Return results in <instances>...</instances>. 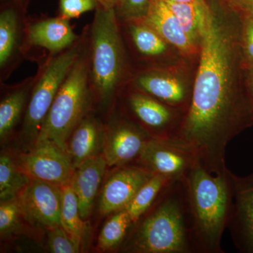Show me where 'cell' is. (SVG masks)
Listing matches in <instances>:
<instances>
[{
  "label": "cell",
  "instance_id": "1f68e13d",
  "mask_svg": "<svg viewBox=\"0 0 253 253\" xmlns=\"http://www.w3.org/2000/svg\"><path fill=\"white\" fill-rule=\"evenodd\" d=\"M241 14H253V0H227Z\"/></svg>",
  "mask_w": 253,
  "mask_h": 253
},
{
  "label": "cell",
  "instance_id": "ffe728a7",
  "mask_svg": "<svg viewBox=\"0 0 253 253\" xmlns=\"http://www.w3.org/2000/svg\"><path fill=\"white\" fill-rule=\"evenodd\" d=\"M36 76L24 80L13 86L0 104V137L4 139L18 124L28 101Z\"/></svg>",
  "mask_w": 253,
  "mask_h": 253
},
{
  "label": "cell",
  "instance_id": "e575fe53",
  "mask_svg": "<svg viewBox=\"0 0 253 253\" xmlns=\"http://www.w3.org/2000/svg\"><path fill=\"white\" fill-rule=\"evenodd\" d=\"M164 2L178 3V4H183V3H192L198 2V1H206V0H162Z\"/></svg>",
  "mask_w": 253,
  "mask_h": 253
},
{
  "label": "cell",
  "instance_id": "52a82bcc",
  "mask_svg": "<svg viewBox=\"0 0 253 253\" xmlns=\"http://www.w3.org/2000/svg\"><path fill=\"white\" fill-rule=\"evenodd\" d=\"M18 199L23 217L31 225L46 230L61 226V186L31 178Z\"/></svg>",
  "mask_w": 253,
  "mask_h": 253
},
{
  "label": "cell",
  "instance_id": "277c9868",
  "mask_svg": "<svg viewBox=\"0 0 253 253\" xmlns=\"http://www.w3.org/2000/svg\"><path fill=\"white\" fill-rule=\"evenodd\" d=\"M88 44L93 99L108 106L124 83L126 72L121 25L113 7L98 4L88 26Z\"/></svg>",
  "mask_w": 253,
  "mask_h": 253
},
{
  "label": "cell",
  "instance_id": "4fadbf2b",
  "mask_svg": "<svg viewBox=\"0 0 253 253\" xmlns=\"http://www.w3.org/2000/svg\"><path fill=\"white\" fill-rule=\"evenodd\" d=\"M154 174L139 165L118 167L109 176L101 191L100 212L106 215L126 209L141 186Z\"/></svg>",
  "mask_w": 253,
  "mask_h": 253
},
{
  "label": "cell",
  "instance_id": "2e32d148",
  "mask_svg": "<svg viewBox=\"0 0 253 253\" xmlns=\"http://www.w3.org/2000/svg\"><path fill=\"white\" fill-rule=\"evenodd\" d=\"M139 20L182 52H194L196 44L184 31L175 15L162 0H153L147 14Z\"/></svg>",
  "mask_w": 253,
  "mask_h": 253
},
{
  "label": "cell",
  "instance_id": "cb8c5ba5",
  "mask_svg": "<svg viewBox=\"0 0 253 253\" xmlns=\"http://www.w3.org/2000/svg\"><path fill=\"white\" fill-rule=\"evenodd\" d=\"M61 225L79 246L84 230V224L80 212L77 196L71 183L61 186Z\"/></svg>",
  "mask_w": 253,
  "mask_h": 253
},
{
  "label": "cell",
  "instance_id": "9a60e30c",
  "mask_svg": "<svg viewBox=\"0 0 253 253\" xmlns=\"http://www.w3.org/2000/svg\"><path fill=\"white\" fill-rule=\"evenodd\" d=\"M108 165L103 155L83 163L75 170L71 183L76 193L82 219L89 217Z\"/></svg>",
  "mask_w": 253,
  "mask_h": 253
},
{
  "label": "cell",
  "instance_id": "9c48e42d",
  "mask_svg": "<svg viewBox=\"0 0 253 253\" xmlns=\"http://www.w3.org/2000/svg\"><path fill=\"white\" fill-rule=\"evenodd\" d=\"M232 202L227 228L236 249L253 253V171L238 176L229 169Z\"/></svg>",
  "mask_w": 253,
  "mask_h": 253
},
{
  "label": "cell",
  "instance_id": "7c38bea8",
  "mask_svg": "<svg viewBox=\"0 0 253 253\" xmlns=\"http://www.w3.org/2000/svg\"><path fill=\"white\" fill-rule=\"evenodd\" d=\"M126 102L131 114L151 137L172 139L176 136L181 125L176 123V113L170 106L137 89L129 93Z\"/></svg>",
  "mask_w": 253,
  "mask_h": 253
},
{
  "label": "cell",
  "instance_id": "484cf974",
  "mask_svg": "<svg viewBox=\"0 0 253 253\" xmlns=\"http://www.w3.org/2000/svg\"><path fill=\"white\" fill-rule=\"evenodd\" d=\"M133 224L126 209L115 212L100 233L98 242L99 249L105 251L117 248L122 244Z\"/></svg>",
  "mask_w": 253,
  "mask_h": 253
},
{
  "label": "cell",
  "instance_id": "ba28073f",
  "mask_svg": "<svg viewBox=\"0 0 253 253\" xmlns=\"http://www.w3.org/2000/svg\"><path fill=\"white\" fill-rule=\"evenodd\" d=\"M139 166L171 181H182L198 164L194 155L171 139L151 138L136 160Z\"/></svg>",
  "mask_w": 253,
  "mask_h": 253
},
{
  "label": "cell",
  "instance_id": "d4e9b609",
  "mask_svg": "<svg viewBox=\"0 0 253 253\" xmlns=\"http://www.w3.org/2000/svg\"><path fill=\"white\" fill-rule=\"evenodd\" d=\"M31 180V177L15 164L8 155L0 157V199L16 197Z\"/></svg>",
  "mask_w": 253,
  "mask_h": 253
},
{
  "label": "cell",
  "instance_id": "d6a6232c",
  "mask_svg": "<svg viewBox=\"0 0 253 253\" xmlns=\"http://www.w3.org/2000/svg\"><path fill=\"white\" fill-rule=\"evenodd\" d=\"M245 84L249 95L253 118V68H244Z\"/></svg>",
  "mask_w": 253,
  "mask_h": 253
},
{
  "label": "cell",
  "instance_id": "603a6c76",
  "mask_svg": "<svg viewBox=\"0 0 253 253\" xmlns=\"http://www.w3.org/2000/svg\"><path fill=\"white\" fill-rule=\"evenodd\" d=\"M172 181H171L161 174H154L146 184L141 186L126 208L133 224H135L149 211L163 189Z\"/></svg>",
  "mask_w": 253,
  "mask_h": 253
},
{
  "label": "cell",
  "instance_id": "4316f807",
  "mask_svg": "<svg viewBox=\"0 0 253 253\" xmlns=\"http://www.w3.org/2000/svg\"><path fill=\"white\" fill-rule=\"evenodd\" d=\"M22 216L18 196L0 204V234L1 238L12 235L21 228L20 217Z\"/></svg>",
  "mask_w": 253,
  "mask_h": 253
},
{
  "label": "cell",
  "instance_id": "836d02e7",
  "mask_svg": "<svg viewBox=\"0 0 253 253\" xmlns=\"http://www.w3.org/2000/svg\"><path fill=\"white\" fill-rule=\"evenodd\" d=\"M98 4L104 7L111 8L113 7L116 0H96Z\"/></svg>",
  "mask_w": 253,
  "mask_h": 253
},
{
  "label": "cell",
  "instance_id": "e0dca14e",
  "mask_svg": "<svg viewBox=\"0 0 253 253\" xmlns=\"http://www.w3.org/2000/svg\"><path fill=\"white\" fill-rule=\"evenodd\" d=\"M104 129L99 121L88 114L71 134L67 152L75 170L88 160L99 156L103 150Z\"/></svg>",
  "mask_w": 253,
  "mask_h": 253
},
{
  "label": "cell",
  "instance_id": "d6986e66",
  "mask_svg": "<svg viewBox=\"0 0 253 253\" xmlns=\"http://www.w3.org/2000/svg\"><path fill=\"white\" fill-rule=\"evenodd\" d=\"M136 89L150 95L169 106H181L186 104L185 86L176 78L158 72H144L134 81Z\"/></svg>",
  "mask_w": 253,
  "mask_h": 253
},
{
  "label": "cell",
  "instance_id": "30bf717a",
  "mask_svg": "<svg viewBox=\"0 0 253 253\" xmlns=\"http://www.w3.org/2000/svg\"><path fill=\"white\" fill-rule=\"evenodd\" d=\"M20 160V168L30 177L61 186L71 182L75 172L68 153L50 141H37Z\"/></svg>",
  "mask_w": 253,
  "mask_h": 253
},
{
  "label": "cell",
  "instance_id": "3957f363",
  "mask_svg": "<svg viewBox=\"0 0 253 253\" xmlns=\"http://www.w3.org/2000/svg\"><path fill=\"white\" fill-rule=\"evenodd\" d=\"M155 201L154 208L136 226L124 251L134 253H194L191 241L185 188L172 181Z\"/></svg>",
  "mask_w": 253,
  "mask_h": 253
},
{
  "label": "cell",
  "instance_id": "4dcf8cb0",
  "mask_svg": "<svg viewBox=\"0 0 253 253\" xmlns=\"http://www.w3.org/2000/svg\"><path fill=\"white\" fill-rule=\"evenodd\" d=\"M96 0H59V16L70 20L96 9Z\"/></svg>",
  "mask_w": 253,
  "mask_h": 253
},
{
  "label": "cell",
  "instance_id": "6da1fadb",
  "mask_svg": "<svg viewBox=\"0 0 253 253\" xmlns=\"http://www.w3.org/2000/svg\"><path fill=\"white\" fill-rule=\"evenodd\" d=\"M201 54L189 109L172 139L191 151L212 174L225 172L226 146L253 126L246 84L234 82L236 47L213 15L208 14L201 38Z\"/></svg>",
  "mask_w": 253,
  "mask_h": 253
},
{
  "label": "cell",
  "instance_id": "f1b7e54d",
  "mask_svg": "<svg viewBox=\"0 0 253 253\" xmlns=\"http://www.w3.org/2000/svg\"><path fill=\"white\" fill-rule=\"evenodd\" d=\"M241 43L243 66L253 68V14H241Z\"/></svg>",
  "mask_w": 253,
  "mask_h": 253
},
{
  "label": "cell",
  "instance_id": "5bb4252c",
  "mask_svg": "<svg viewBox=\"0 0 253 253\" xmlns=\"http://www.w3.org/2000/svg\"><path fill=\"white\" fill-rule=\"evenodd\" d=\"M69 21L59 15L26 23L23 54L31 47L42 48L51 55L72 46L81 36L73 31Z\"/></svg>",
  "mask_w": 253,
  "mask_h": 253
},
{
  "label": "cell",
  "instance_id": "83f0119b",
  "mask_svg": "<svg viewBox=\"0 0 253 253\" xmlns=\"http://www.w3.org/2000/svg\"><path fill=\"white\" fill-rule=\"evenodd\" d=\"M153 0H116L113 9L120 22L141 19L149 11Z\"/></svg>",
  "mask_w": 253,
  "mask_h": 253
},
{
  "label": "cell",
  "instance_id": "7a4b0ae2",
  "mask_svg": "<svg viewBox=\"0 0 253 253\" xmlns=\"http://www.w3.org/2000/svg\"><path fill=\"white\" fill-rule=\"evenodd\" d=\"M183 183L194 253H224L221 239L232 202L229 169L212 174L198 163Z\"/></svg>",
  "mask_w": 253,
  "mask_h": 253
},
{
  "label": "cell",
  "instance_id": "f546056e",
  "mask_svg": "<svg viewBox=\"0 0 253 253\" xmlns=\"http://www.w3.org/2000/svg\"><path fill=\"white\" fill-rule=\"evenodd\" d=\"M80 246L62 226L48 230V247L50 252L76 253L79 252Z\"/></svg>",
  "mask_w": 253,
  "mask_h": 253
},
{
  "label": "cell",
  "instance_id": "ac0fdd59",
  "mask_svg": "<svg viewBox=\"0 0 253 253\" xmlns=\"http://www.w3.org/2000/svg\"><path fill=\"white\" fill-rule=\"evenodd\" d=\"M19 11L6 6L0 13V68L3 76L18 55L23 54L26 23H23Z\"/></svg>",
  "mask_w": 253,
  "mask_h": 253
},
{
  "label": "cell",
  "instance_id": "8fae6325",
  "mask_svg": "<svg viewBox=\"0 0 253 253\" xmlns=\"http://www.w3.org/2000/svg\"><path fill=\"white\" fill-rule=\"evenodd\" d=\"M151 136L140 126L113 118L104 130L103 156L108 166H126L136 161Z\"/></svg>",
  "mask_w": 253,
  "mask_h": 253
},
{
  "label": "cell",
  "instance_id": "5b68a950",
  "mask_svg": "<svg viewBox=\"0 0 253 253\" xmlns=\"http://www.w3.org/2000/svg\"><path fill=\"white\" fill-rule=\"evenodd\" d=\"M93 100L87 27L85 44L60 87L36 142L50 141L67 152L68 140L89 114Z\"/></svg>",
  "mask_w": 253,
  "mask_h": 253
},
{
  "label": "cell",
  "instance_id": "7402d4cb",
  "mask_svg": "<svg viewBox=\"0 0 253 253\" xmlns=\"http://www.w3.org/2000/svg\"><path fill=\"white\" fill-rule=\"evenodd\" d=\"M123 23H126L131 43L139 54L145 57L156 58L167 51V42L141 20Z\"/></svg>",
  "mask_w": 253,
  "mask_h": 253
},
{
  "label": "cell",
  "instance_id": "44dd1931",
  "mask_svg": "<svg viewBox=\"0 0 253 253\" xmlns=\"http://www.w3.org/2000/svg\"><path fill=\"white\" fill-rule=\"evenodd\" d=\"M166 3L178 18L183 29L193 42L196 44L198 41H201L208 14L211 11L206 0L183 4Z\"/></svg>",
  "mask_w": 253,
  "mask_h": 253
},
{
  "label": "cell",
  "instance_id": "8992f818",
  "mask_svg": "<svg viewBox=\"0 0 253 253\" xmlns=\"http://www.w3.org/2000/svg\"><path fill=\"white\" fill-rule=\"evenodd\" d=\"M87 29L74 44L64 51L48 56L36 75L26 110L23 134L35 142L63 81L85 44Z\"/></svg>",
  "mask_w": 253,
  "mask_h": 253
}]
</instances>
